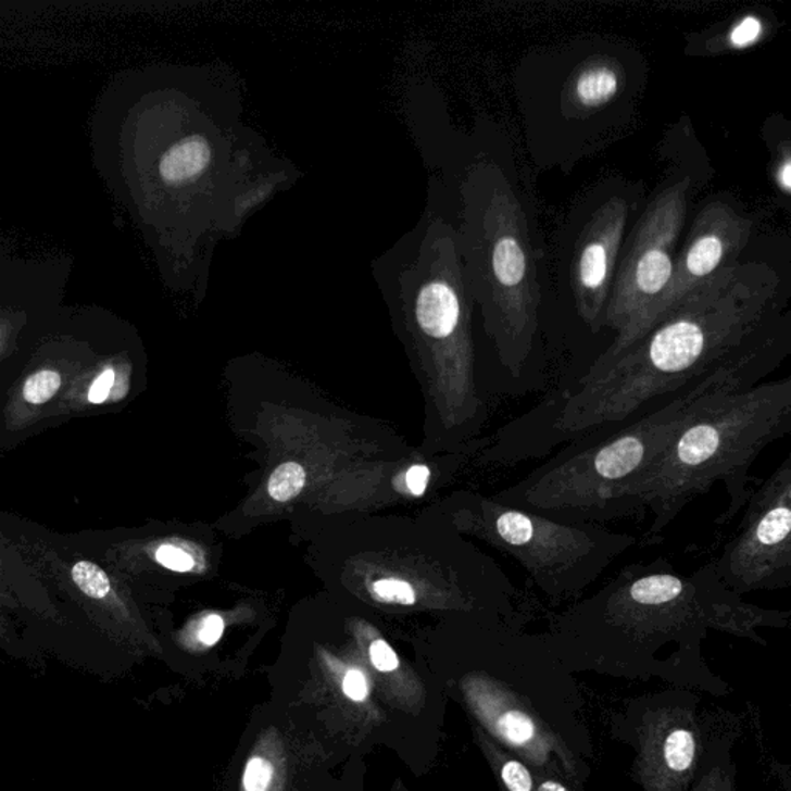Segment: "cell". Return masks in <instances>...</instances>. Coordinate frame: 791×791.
Returning <instances> with one entry per match:
<instances>
[{
	"label": "cell",
	"mask_w": 791,
	"mask_h": 791,
	"mask_svg": "<svg viewBox=\"0 0 791 791\" xmlns=\"http://www.w3.org/2000/svg\"><path fill=\"white\" fill-rule=\"evenodd\" d=\"M779 289L781 278L768 263L724 267L620 356L508 420L482 450L486 463L544 460L575 439L650 415L724 366L790 347Z\"/></svg>",
	"instance_id": "6da1fadb"
},
{
	"label": "cell",
	"mask_w": 791,
	"mask_h": 791,
	"mask_svg": "<svg viewBox=\"0 0 791 791\" xmlns=\"http://www.w3.org/2000/svg\"><path fill=\"white\" fill-rule=\"evenodd\" d=\"M789 611L767 610L728 591L714 564L677 573L669 560L628 564L588 599L552 614L545 642L570 673L666 682L669 648L674 687L714 695L727 683L702 654L708 632L767 646L762 629H786Z\"/></svg>",
	"instance_id": "7a4b0ae2"
},
{
	"label": "cell",
	"mask_w": 791,
	"mask_h": 791,
	"mask_svg": "<svg viewBox=\"0 0 791 791\" xmlns=\"http://www.w3.org/2000/svg\"><path fill=\"white\" fill-rule=\"evenodd\" d=\"M470 663L456 680L476 727L535 770L585 787L595 754L585 701L543 633L523 622L476 615Z\"/></svg>",
	"instance_id": "3957f363"
},
{
	"label": "cell",
	"mask_w": 791,
	"mask_h": 791,
	"mask_svg": "<svg viewBox=\"0 0 791 791\" xmlns=\"http://www.w3.org/2000/svg\"><path fill=\"white\" fill-rule=\"evenodd\" d=\"M790 431L791 377L710 394L625 493V518L653 514L639 544L661 543L687 505L716 482L728 494L717 525H730L752 492L750 468Z\"/></svg>",
	"instance_id": "277c9868"
},
{
	"label": "cell",
	"mask_w": 791,
	"mask_h": 791,
	"mask_svg": "<svg viewBox=\"0 0 791 791\" xmlns=\"http://www.w3.org/2000/svg\"><path fill=\"white\" fill-rule=\"evenodd\" d=\"M790 351L791 347L761 351L724 366L650 415L607 434L567 442L493 498L578 525L606 526L625 519V493L702 402L717 391L757 386L781 366Z\"/></svg>",
	"instance_id": "5b68a950"
},
{
	"label": "cell",
	"mask_w": 791,
	"mask_h": 791,
	"mask_svg": "<svg viewBox=\"0 0 791 791\" xmlns=\"http://www.w3.org/2000/svg\"><path fill=\"white\" fill-rule=\"evenodd\" d=\"M457 249L472 299L481 307L507 393H548L537 362L541 291L525 208L511 179L492 161L465 175Z\"/></svg>",
	"instance_id": "8992f818"
},
{
	"label": "cell",
	"mask_w": 791,
	"mask_h": 791,
	"mask_svg": "<svg viewBox=\"0 0 791 791\" xmlns=\"http://www.w3.org/2000/svg\"><path fill=\"white\" fill-rule=\"evenodd\" d=\"M465 527L515 560L552 604L575 603L639 538L606 526L560 522L494 500L472 497Z\"/></svg>",
	"instance_id": "52a82bcc"
},
{
	"label": "cell",
	"mask_w": 791,
	"mask_h": 791,
	"mask_svg": "<svg viewBox=\"0 0 791 791\" xmlns=\"http://www.w3.org/2000/svg\"><path fill=\"white\" fill-rule=\"evenodd\" d=\"M695 691L673 687L625 701L611 716L615 739L632 746L633 782L642 791H690L717 730L705 727Z\"/></svg>",
	"instance_id": "ba28073f"
},
{
	"label": "cell",
	"mask_w": 791,
	"mask_h": 791,
	"mask_svg": "<svg viewBox=\"0 0 791 791\" xmlns=\"http://www.w3.org/2000/svg\"><path fill=\"white\" fill-rule=\"evenodd\" d=\"M690 186L691 179L685 177L661 190L637 222L620 265L615 269L613 289L604 310L603 328H610L615 337L583 373L606 365L620 353L644 314L668 287L687 219Z\"/></svg>",
	"instance_id": "9c48e42d"
},
{
	"label": "cell",
	"mask_w": 791,
	"mask_h": 791,
	"mask_svg": "<svg viewBox=\"0 0 791 791\" xmlns=\"http://www.w3.org/2000/svg\"><path fill=\"white\" fill-rule=\"evenodd\" d=\"M714 564L720 583L743 597L791 586V456L750 492L741 526Z\"/></svg>",
	"instance_id": "30bf717a"
},
{
	"label": "cell",
	"mask_w": 791,
	"mask_h": 791,
	"mask_svg": "<svg viewBox=\"0 0 791 791\" xmlns=\"http://www.w3.org/2000/svg\"><path fill=\"white\" fill-rule=\"evenodd\" d=\"M752 230L753 219L739 214L727 201L713 200L706 203L695 217L682 251L677 254L668 287L654 306L644 314L617 356L639 342L655 325L665 321L699 285L705 284L724 267L738 263L752 237ZM600 368L591 369L583 375L599 372Z\"/></svg>",
	"instance_id": "8fae6325"
},
{
	"label": "cell",
	"mask_w": 791,
	"mask_h": 791,
	"mask_svg": "<svg viewBox=\"0 0 791 791\" xmlns=\"http://www.w3.org/2000/svg\"><path fill=\"white\" fill-rule=\"evenodd\" d=\"M629 214L628 200L610 198L593 212L575 243L570 287L578 317L593 335L603 328Z\"/></svg>",
	"instance_id": "7c38bea8"
},
{
	"label": "cell",
	"mask_w": 791,
	"mask_h": 791,
	"mask_svg": "<svg viewBox=\"0 0 791 791\" xmlns=\"http://www.w3.org/2000/svg\"><path fill=\"white\" fill-rule=\"evenodd\" d=\"M626 73L620 62L610 56H593L574 70L564 86V112L575 118L606 108L625 89Z\"/></svg>",
	"instance_id": "4fadbf2b"
},
{
	"label": "cell",
	"mask_w": 791,
	"mask_h": 791,
	"mask_svg": "<svg viewBox=\"0 0 791 791\" xmlns=\"http://www.w3.org/2000/svg\"><path fill=\"white\" fill-rule=\"evenodd\" d=\"M212 156L214 150L203 135H192L181 139L161 159V177L171 185H188L206 174L212 164Z\"/></svg>",
	"instance_id": "5bb4252c"
},
{
	"label": "cell",
	"mask_w": 791,
	"mask_h": 791,
	"mask_svg": "<svg viewBox=\"0 0 791 791\" xmlns=\"http://www.w3.org/2000/svg\"><path fill=\"white\" fill-rule=\"evenodd\" d=\"M734 739L730 728L714 736L705 764L690 791H738V767L732 756Z\"/></svg>",
	"instance_id": "9a60e30c"
},
{
	"label": "cell",
	"mask_w": 791,
	"mask_h": 791,
	"mask_svg": "<svg viewBox=\"0 0 791 791\" xmlns=\"http://www.w3.org/2000/svg\"><path fill=\"white\" fill-rule=\"evenodd\" d=\"M767 33V17L750 13L732 22L723 35L716 36L717 39L710 40V46L717 42V47L713 49L714 53L749 50L764 40Z\"/></svg>",
	"instance_id": "2e32d148"
},
{
	"label": "cell",
	"mask_w": 791,
	"mask_h": 791,
	"mask_svg": "<svg viewBox=\"0 0 791 791\" xmlns=\"http://www.w3.org/2000/svg\"><path fill=\"white\" fill-rule=\"evenodd\" d=\"M305 481L306 475L302 465L296 463L281 464L271 475L267 490L278 503H285V501L292 500L302 492Z\"/></svg>",
	"instance_id": "e0dca14e"
},
{
	"label": "cell",
	"mask_w": 791,
	"mask_h": 791,
	"mask_svg": "<svg viewBox=\"0 0 791 791\" xmlns=\"http://www.w3.org/2000/svg\"><path fill=\"white\" fill-rule=\"evenodd\" d=\"M72 578L80 591L95 600H102L109 595L112 585L109 575L91 562H79L73 566Z\"/></svg>",
	"instance_id": "ac0fdd59"
},
{
	"label": "cell",
	"mask_w": 791,
	"mask_h": 791,
	"mask_svg": "<svg viewBox=\"0 0 791 791\" xmlns=\"http://www.w3.org/2000/svg\"><path fill=\"white\" fill-rule=\"evenodd\" d=\"M62 386V377L60 373L53 369H40L28 377L25 382L24 394L25 401L33 405H42L53 399V395L60 391Z\"/></svg>",
	"instance_id": "d6986e66"
},
{
	"label": "cell",
	"mask_w": 791,
	"mask_h": 791,
	"mask_svg": "<svg viewBox=\"0 0 791 791\" xmlns=\"http://www.w3.org/2000/svg\"><path fill=\"white\" fill-rule=\"evenodd\" d=\"M274 775H276V768H274L273 762L265 756L254 754L249 757L247 767H244L243 791H269L274 782Z\"/></svg>",
	"instance_id": "ffe728a7"
},
{
	"label": "cell",
	"mask_w": 791,
	"mask_h": 791,
	"mask_svg": "<svg viewBox=\"0 0 791 791\" xmlns=\"http://www.w3.org/2000/svg\"><path fill=\"white\" fill-rule=\"evenodd\" d=\"M375 592L384 602L413 604L416 602L415 589L401 580H380L375 583Z\"/></svg>",
	"instance_id": "44dd1931"
},
{
	"label": "cell",
	"mask_w": 791,
	"mask_h": 791,
	"mask_svg": "<svg viewBox=\"0 0 791 791\" xmlns=\"http://www.w3.org/2000/svg\"><path fill=\"white\" fill-rule=\"evenodd\" d=\"M778 155L773 166V178H775L776 188L783 197H790L791 193V149L789 139L782 142L778 148Z\"/></svg>",
	"instance_id": "7402d4cb"
},
{
	"label": "cell",
	"mask_w": 791,
	"mask_h": 791,
	"mask_svg": "<svg viewBox=\"0 0 791 791\" xmlns=\"http://www.w3.org/2000/svg\"><path fill=\"white\" fill-rule=\"evenodd\" d=\"M369 661H372L377 671L384 674L393 673L401 665L398 654L394 653L393 648L386 640H376V642L372 643V646H369Z\"/></svg>",
	"instance_id": "603a6c76"
},
{
	"label": "cell",
	"mask_w": 791,
	"mask_h": 791,
	"mask_svg": "<svg viewBox=\"0 0 791 791\" xmlns=\"http://www.w3.org/2000/svg\"><path fill=\"white\" fill-rule=\"evenodd\" d=\"M156 562L175 573H188L193 567L192 556L174 545H161L156 551Z\"/></svg>",
	"instance_id": "cb8c5ba5"
},
{
	"label": "cell",
	"mask_w": 791,
	"mask_h": 791,
	"mask_svg": "<svg viewBox=\"0 0 791 791\" xmlns=\"http://www.w3.org/2000/svg\"><path fill=\"white\" fill-rule=\"evenodd\" d=\"M342 691L350 701L362 703L368 699L369 685L361 669H350L343 676Z\"/></svg>",
	"instance_id": "d4e9b609"
},
{
	"label": "cell",
	"mask_w": 791,
	"mask_h": 791,
	"mask_svg": "<svg viewBox=\"0 0 791 791\" xmlns=\"http://www.w3.org/2000/svg\"><path fill=\"white\" fill-rule=\"evenodd\" d=\"M533 791H585V787L575 786L569 779L556 773L537 770Z\"/></svg>",
	"instance_id": "484cf974"
},
{
	"label": "cell",
	"mask_w": 791,
	"mask_h": 791,
	"mask_svg": "<svg viewBox=\"0 0 791 791\" xmlns=\"http://www.w3.org/2000/svg\"><path fill=\"white\" fill-rule=\"evenodd\" d=\"M113 384H115V372L105 368L90 386L89 402L95 405L102 404L109 398Z\"/></svg>",
	"instance_id": "4316f807"
},
{
	"label": "cell",
	"mask_w": 791,
	"mask_h": 791,
	"mask_svg": "<svg viewBox=\"0 0 791 791\" xmlns=\"http://www.w3.org/2000/svg\"><path fill=\"white\" fill-rule=\"evenodd\" d=\"M223 631H225L223 618L219 615H209L203 626H201L198 639L204 646H214L222 639Z\"/></svg>",
	"instance_id": "83f0119b"
},
{
	"label": "cell",
	"mask_w": 791,
	"mask_h": 791,
	"mask_svg": "<svg viewBox=\"0 0 791 791\" xmlns=\"http://www.w3.org/2000/svg\"><path fill=\"white\" fill-rule=\"evenodd\" d=\"M431 470L427 465H413L406 474V486H409L410 492L420 497L426 493L428 482H430Z\"/></svg>",
	"instance_id": "f1b7e54d"
}]
</instances>
